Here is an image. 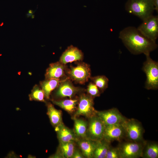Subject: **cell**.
<instances>
[{
  "mask_svg": "<svg viewBox=\"0 0 158 158\" xmlns=\"http://www.w3.org/2000/svg\"><path fill=\"white\" fill-rule=\"evenodd\" d=\"M81 91V88L75 86L68 77L60 83L56 88L54 95L58 98L66 97L73 98Z\"/></svg>",
  "mask_w": 158,
  "mask_h": 158,
  "instance_id": "obj_11",
  "label": "cell"
},
{
  "mask_svg": "<svg viewBox=\"0 0 158 158\" xmlns=\"http://www.w3.org/2000/svg\"><path fill=\"white\" fill-rule=\"evenodd\" d=\"M66 67L59 61L51 63L47 69L45 75V79H57L66 77Z\"/></svg>",
  "mask_w": 158,
  "mask_h": 158,
  "instance_id": "obj_14",
  "label": "cell"
},
{
  "mask_svg": "<svg viewBox=\"0 0 158 158\" xmlns=\"http://www.w3.org/2000/svg\"><path fill=\"white\" fill-rule=\"evenodd\" d=\"M85 158L81 151L76 148L72 158Z\"/></svg>",
  "mask_w": 158,
  "mask_h": 158,
  "instance_id": "obj_28",
  "label": "cell"
},
{
  "mask_svg": "<svg viewBox=\"0 0 158 158\" xmlns=\"http://www.w3.org/2000/svg\"><path fill=\"white\" fill-rule=\"evenodd\" d=\"M55 130L59 142L64 143L71 141L76 142L78 139L74 130L66 127L63 123L55 127Z\"/></svg>",
  "mask_w": 158,
  "mask_h": 158,
  "instance_id": "obj_15",
  "label": "cell"
},
{
  "mask_svg": "<svg viewBox=\"0 0 158 158\" xmlns=\"http://www.w3.org/2000/svg\"><path fill=\"white\" fill-rule=\"evenodd\" d=\"M33 13L30 14L29 13H28L27 14V15L28 16V17H29L31 16Z\"/></svg>",
  "mask_w": 158,
  "mask_h": 158,
  "instance_id": "obj_31",
  "label": "cell"
},
{
  "mask_svg": "<svg viewBox=\"0 0 158 158\" xmlns=\"http://www.w3.org/2000/svg\"><path fill=\"white\" fill-rule=\"evenodd\" d=\"M93 98L85 93L81 94L78 98L77 108L73 117L83 116L88 118L96 114L94 108Z\"/></svg>",
  "mask_w": 158,
  "mask_h": 158,
  "instance_id": "obj_7",
  "label": "cell"
},
{
  "mask_svg": "<svg viewBox=\"0 0 158 158\" xmlns=\"http://www.w3.org/2000/svg\"><path fill=\"white\" fill-rule=\"evenodd\" d=\"M47 105V114L51 124L55 127L63 123L62 112L60 110L56 109L50 103H48Z\"/></svg>",
  "mask_w": 158,
  "mask_h": 158,
  "instance_id": "obj_20",
  "label": "cell"
},
{
  "mask_svg": "<svg viewBox=\"0 0 158 158\" xmlns=\"http://www.w3.org/2000/svg\"><path fill=\"white\" fill-rule=\"evenodd\" d=\"M105 158H121L120 151L118 147H114L111 146Z\"/></svg>",
  "mask_w": 158,
  "mask_h": 158,
  "instance_id": "obj_27",
  "label": "cell"
},
{
  "mask_svg": "<svg viewBox=\"0 0 158 158\" xmlns=\"http://www.w3.org/2000/svg\"><path fill=\"white\" fill-rule=\"evenodd\" d=\"M144 36L156 42L158 37V16L153 15L142 20L137 28Z\"/></svg>",
  "mask_w": 158,
  "mask_h": 158,
  "instance_id": "obj_8",
  "label": "cell"
},
{
  "mask_svg": "<svg viewBox=\"0 0 158 158\" xmlns=\"http://www.w3.org/2000/svg\"><path fill=\"white\" fill-rule=\"evenodd\" d=\"M99 88L101 92H103L108 87L109 79L104 75H98L90 78Z\"/></svg>",
  "mask_w": 158,
  "mask_h": 158,
  "instance_id": "obj_24",
  "label": "cell"
},
{
  "mask_svg": "<svg viewBox=\"0 0 158 158\" xmlns=\"http://www.w3.org/2000/svg\"><path fill=\"white\" fill-rule=\"evenodd\" d=\"M125 8L128 13L142 20L152 15L155 10L152 0H128Z\"/></svg>",
  "mask_w": 158,
  "mask_h": 158,
  "instance_id": "obj_2",
  "label": "cell"
},
{
  "mask_svg": "<svg viewBox=\"0 0 158 158\" xmlns=\"http://www.w3.org/2000/svg\"><path fill=\"white\" fill-rule=\"evenodd\" d=\"M4 24V23L3 22H2L1 24L0 25V26H1Z\"/></svg>",
  "mask_w": 158,
  "mask_h": 158,
  "instance_id": "obj_33",
  "label": "cell"
},
{
  "mask_svg": "<svg viewBox=\"0 0 158 158\" xmlns=\"http://www.w3.org/2000/svg\"><path fill=\"white\" fill-rule=\"evenodd\" d=\"M74 121V131L78 139L87 137L88 122L76 117H72Z\"/></svg>",
  "mask_w": 158,
  "mask_h": 158,
  "instance_id": "obj_21",
  "label": "cell"
},
{
  "mask_svg": "<svg viewBox=\"0 0 158 158\" xmlns=\"http://www.w3.org/2000/svg\"><path fill=\"white\" fill-rule=\"evenodd\" d=\"M145 141L136 142L127 141L120 142L118 147L121 158H138L142 157Z\"/></svg>",
  "mask_w": 158,
  "mask_h": 158,
  "instance_id": "obj_6",
  "label": "cell"
},
{
  "mask_svg": "<svg viewBox=\"0 0 158 158\" xmlns=\"http://www.w3.org/2000/svg\"><path fill=\"white\" fill-rule=\"evenodd\" d=\"M96 114L105 126L121 124L126 118L116 108L103 111H96Z\"/></svg>",
  "mask_w": 158,
  "mask_h": 158,
  "instance_id": "obj_10",
  "label": "cell"
},
{
  "mask_svg": "<svg viewBox=\"0 0 158 158\" xmlns=\"http://www.w3.org/2000/svg\"><path fill=\"white\" fill-rule=\"evenodd\" d=\"M125 132V138L128 141H144V129L140 122L134 118L127 119L121 123Z\"/></svg>",
  "mask_w": 158,
  "mask_h": 158,
  "instance_id": "obj_4",
  "label": "cell"
},
{
  "mask_svg": "<svg viewBox=\"0 0 158 158\" xmlns=\"http://www.w3.org/2000/svg\"><path fill=\"white\" fill-rule=\"evenodd\" d=\"M125 138V132L121 124L105 126L103 139L111 143L114 141L120 142Z\"/></svg>",
  "mask_w": 158,
  "mask_h": 158,
  "instance_id": "obj_12",
  "label": "cell"
},
{
  "mask_svg": "<svg viewBox=\"0 0 158 158\" xmlns=\"http://www.w3.org/2000/svg\"><path fill=\"white\" fill-rule=\"evenodd\" d=\"M97 141L87 137L78 139L76 142L85 158H92Z\"/></svg>",
  "mask_w": 158,
  "mask_h": 158,
  "instance_id": "obj_16",
  "label": "cell"
},
{
  "mask_svg": "<svg viewBox=\"0 0 158 158\" xmlns=\"http://www.w3.org/2000/svg\"><path fill=\"white\" fill-rule=\"evenodd\" d=\"M66 78L60 79H45L40 82V87L44 91L45 97L47 99H49L52 91L56 89L60 83Z\"/></svg>",
  "mask_w": 158,
  "mask_h": 158,
  "instance_id": "obj_19",
  "label": "cell"
},
{
  "mask_svg": "<svg viewBox=\"0 0 158 158\" xmlns=\"http://www.w3.org/2000/svg\"><path fill=\"white\" fill-rule=\"evenodd\" d=\"M88 118L87 137L95 141L103 139L105 128L104 123L96 114Z\"/></svg>",
  "mask_w": 158,
  "mask_h": 158,
  "instance_id": "obj_9",
  "label": "cell"
},
{
  "mask_svg": "<svg viewBox=\"0 0 158 158\" xmlns=\"http://www.w3.org/2000/svg\"><path fill=\"white\" fill-rule=\"evenodd\" d=\"M35 16L34 15H32V18H34Z\"/></svg>",
  "mask_w": 158,
  "mask_h": 158,
  "instance_id": "obj_32",
  "label": "cell"
},
{
  "mask_svg": "<svg viewBox=\"0 0 158 158\" xmlns=\"http://www.w3.org/2000/svg\"><path fill=\"white\" fill-rule=\"evenodd\" d=\"M141 157L143 158H158L157 143L155 142L145 141Z\"/></svg>",
  "mask_w": 158,
  "mask_h": 158,
  "instance_id": "obj_22",
  "label": "cell"
},
{
  "mask_svg": "<svg viewBox=\"0 0 158 158\" xmlns=\"http://www.w3.org/2000/svg\"><path fill=\"white\" fill-rule=\"evenodd\" d=\"M66 72L69 79L80 84L87 82L91 77L90 66L84 62H79L75 66H71Z\"/></svg>",
  "mask_w": 158,
  "mask_h": 158,
  "instance_id": "obj_5",
  "label": "cell"
},
{
  "mask_svg": "<svg viewBox=\"0 0 158 158\" xmlns=\"http://www.w3.org/2000/svg\"><path fill=\"white\" fill-rule=\"evenodd\" d=\"M110 143L104 139L97 141L93 158H105L108 151L111 146Z\"/></svg>",
  "mask_w": 158,
  "mask_h": 158,
  "instance_id": "obj_23",
  "label": "cell"
},
{
  "mask_svg": "<svg viewBox=\"0 0 158 158\" xmlns=\"http://www.w3.org/2000/svg\"><path fill=\"white\" fill-rule=\"evenodd\" d=\"M78 98L59 100H52V102L70 114L75 113L78 103Z\"/></svg>",
  "mask_w": 158,
  "mask_h": 158,
  "instance_id": "obj_18",
  "label": "cell"
},
{
  "mask_svg": "<svg viewBox=\"0 0 158 158\" xmlns=\"http://www.w3.org/2000/svg\"><path fill=\"white\" fill-rule=\"evenodd\" d=\"M30 100H34L45 102V95L40 87L35 85L33 87L31 93L29 95Z\"/></svg>",
  "mask_w": 158,
  "mask_h": 158,
  "instance_id": "obj_25",
  "label": "cell"
},
{
  "mask_svg": "<svg viewBox=\"0 0 158 158\" xmlns=\"http://www.w3.org/2000/svg\"><path fill=\"white\" fill-rule=\"evenodd\" d=\"M145 56L146 59L142 68L146 76L145 88L148 90H157L158 88V63L151 58L150 54Z\"/></svg>",
  "mask_w": 158,
  "mask_h": 158,
  "instance_id": "obj_3",
  "label": "cell"
},
{
  "mask_svg": "<svg viewBox=\"0 0 158 158\" xmlns=\"http://www.w3.org/2000/svg\"><path fill=\"white\" fill-rule=\"evenodd\" d=\"M119 38L129 51L135 54H150L158 46L156 42L145 37L134 27L128 26L123 29Z\"/></svg>",
  "mask_w": 158,
  "mask_h": 158,
  "instance_id": "obj_1",
  "label": "cell"
},
{
  "mask_svg": "<svg viewBox=\"0 0 158 158\" xmlns=\"http://www.w3.org/2000/svg\"><path fill=\"white\" fill-rule=\"evenodd\" d=\"M154 8V10L156 11L157 12H158V0H152Z\"/></svg>",
  "mask_w": 158,
  "mask_h": 158,
  "instance_id": "obj_29",
  "label": "cell"
},
{
  "mask_svg": "<svg viewBox=\"0 0 158 158\" xmlns=\"http://www.w3.org/2000/svg\"><path fill=\"white\" fill-rule=\"evenodd\" d=\"M32 10H30L28 11V13L30 14L33 13H32Z\"/></svg>",
  "mask_w": 158,
  "mask_h": 158,
  "instance_id": "obj_30",
  "label": "cell"
},
{
  "mask_svg": "<svg viewBox=\"0 0 158 158\" xmlns=\"http://www.w3.org/2000/svg\"><path fill=\"white\" fill-rule=\"evenodd\" d=\"M83 54L82 51L73 45L68 47L63 52L60 59L59 61L64 65L74 61H82Z\"/></svg>",
  "mask_w": 158,
  "mask_h": 158,
  "instance_id": "obj_13",
  "label": "cell"
},
{
  "mask_svg": "<svg viewBox=\"0 0 158 158\" xmlns=\"http://www.w3.org/2000/svg\"><path fill=\"white\" fill-rule=\"evenodd\" d=\"M87 94L93 98L99 97L101 93L97 87L92 82H90L86 89Z\"/></svg>",
  "mask_w": 158,
  "mask_h": 158,
  "instance_id": "obj_26",
  "label": "cell"
},
{
  "mask_svg": "<svg viewBox=\"0 0 158 158\" xmlns=\"http://www.w3.org/2000/svg\"><path fill=\"white\" fill-rule=\"evenodd\" d=\"M75 142H59L56 153L51 157L72 158L76 148Z\"/></svg>",
  "mask_w": 158,
  "mask_h": 158,
  "instance_id": "obj_17",
  "label": "cell"
}]
</instances>
